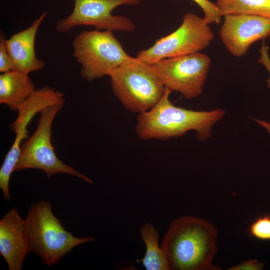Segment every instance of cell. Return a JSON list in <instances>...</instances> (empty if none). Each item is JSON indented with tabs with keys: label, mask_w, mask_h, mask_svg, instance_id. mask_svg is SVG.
Wrapping results in <instances>:
<instances>
[{
	"label": "cell",
	"mask_w": 270,
	"mask_h": 270,
	"mask_svg": "<svg viewBox=\"0 0 270 270\" xmlns=\"http://www.w3.org/2000/svg\"><path fill=\"white\" fill-rule=\"evenodd\" d=\"M217 230L208 220L192 216L173 220L160 246L171 270H219L212 264Z\"/></svg>",
	"instance_id": "1"
},
{
	"label": "cell",
	"mask_w": 270,
	"mask_h": 270,
	"mask_svg": "<svg viewBox=\"0 0 270 270\" xmlns=\"http://www.w3.org/2000/svg\"><path fill=\"white\" fill-rule=\"evenodd\" d=\"M172 92L165 88L159 102L150 110L138 114L135 130L142 140H164L186 135L194 130L204 141L212 135L213 126L224 116L218 108L210 111L188 110L174 105L170 100Z\"/></svg>",
	"instance_id": "2"
},
{
	"label": "cell",
	"mask_w": 270,
	"mask_h": 270,
	"mask_svg": "<svg viewBox=\"0 0 270 270\" xmlns=\"http://www.w3.org/2000/svg\"><path fill=\"white\" fill-rule=\"evenodd\" d=\"M25 220L30 252L38 255L48 266L58 262L76 246L95 240L92 237L77 238L67 231L54 214L48 200L31 204Z\"/></svg>",
	"instance_id": "3"
},
{
	"label": "cell",
	"mask_w": 270,
	"mask_h": 270,
	"mask_svg": "<svg viewBox=\"0 0 270 270\" xmlns=\"http://www.w3.org/2000/svg\"><path fill=\"white\" fill-rule=\"evenodd\" d=\"M108 76L114 96L128 111L138 114L153 108L165 87L152 66L132 58Z\"/></svg>",
	"instance_id": "4"
},
{
	"label": "cell",
	"mask_w": 270,
	"mask_h": 270,
	"mask_svg": "<svg viewBox=\"0 0 270 270\" xmlns=\"http://www.w3.org/2000/svg\"><path fill=\"white\" fill-rule=\"evenodd\" d=\"M72 48L80 75L89 82L108 76L132 58L110 30L82 31L74 38Z\"/></svg>",
	"instance_id": "5"
},
{
	"label": "cell",
	"mask_w": 270,
	"mask_h": 270,
	"mask_svg": "<svg viewBox=\"0 0 270 270\" xmlns=\"http://www.w3.org/2000/svg\"><path fill=\"white\" fill-rule=\"evenodd\" d=\"M63 105L50 106L39 112L38 126L34 133L24 144L14 172L28 168L39 169L44 171L48 178L56 174L63 173L92 184L90 178L62 162L57 156L52 144V122Z\"/></svg>",
	"instance_id": "6"
},
{
	"label": "cell",
	"mask_w": 270,
	"mask_h": 270,
	"mask_svg": "<svg viewBox=\"0 0 270 270\" xmlns=\"http://www.w3.org/2000/svg\"><path fill=\"white\" fill-rule=\"evenodd\" d=\"M208 24L204 18L186 13L176 30L158 40L150 48L140 51L136 58L151 64L166 58L200 52L208 46L214 38Z\"/></svg>",
	"instance_id": "7"
},
{
	"label": "cell",
	"mask_w": 270,
	"mask_h": 270,
	"mask_svg": "<svg viewBox=\"0 0 270 270\" xmlns=\"http://www.w3.org/2000/svg\"><path fill=\"white\" fill-rule=\"evenodd\" d=\"M210 63L208 56L198 52L166 58L151 65L165 88L190 100L202 94Z\"/></svg>",
	"instance_id": "8"
},
{
	"label": "cell",
	"mask_w": 270,
	"mask_h": 270,
	"mask_svg": "<svg viewBox=\"0 0 270 270\" xmlns=\"http://www.w3.org/2000/svg\"><path fill=\"white\" fill-rule=\"evenodd\" d=\"M64 102L62 92L44 86L36 90L18 110L17 118L10 125V129L16 134L14 140L0 169V188L6 200H10L12 197L9 190L10 179L21 152L20 144L28 137V124L36 114L44 108L57 104H64Z\"/></svg>",
	"instance_id": "9"
},
{
	"label": "cell",
	"mask_w": 270,
	"mask_h": 270,
	"mask_svg": "<svg viewBox=\"0 0 270 270\" xmlns=\"http://www.w3.org/2000/svg\"><path fill=\"white\" fill-rule=\"evenodd\" d=\"M71 14L59 20L56 30L60 32H70L80 26H90L98 30L132 32L135 26L132 20L122 16H114L112 11L124 4L136 5L140 0H74Z\"/></svg>",
	"instance_id": "10"
},
{
	"label": "cell",
	"mask_w": 270,
	"mask_h": 270,
	"mask_svg": "<svg viewBox=\"0 0 270 270\" xmlns=\"http://www.w3.org/2000/svg\"><path fill=\"white\" fill-rule=\"evenodd\" d=\"M219 36L229 52L234 56L245 55L254 42L270 36V18L248 14H228Z\"/></svg>",
	"instance_id": "11"
},
{
	"label": "cell",
	"mask_w": 270,
	"mask_h": 270,
	"mask_svg": "<svg viewBox=\"0 0 270 270\" xmlns=\"http://www.w3.org/2000/svg\"><path fill=\"white\" fill-rule=\"evenodd\" d=\"M28 252L25 218L12 208L0 220V254L10 270H21Z\"/></svg>",
	"instance_id": "12"
},
{
	"label": "cell",
	"mask_w": 270,
	"mask_h": 270,
	"mask_svg": "<svg viewBox=\"0 0 270 270\" xmlns=\"http://www.w3.org/2000/svg\"><path fill=\"white\" fill-rule=\"evenodd\" d=\"M46 14V12H44L28 28L6 40V47L14 64L13 70L28 74L44 68V62L36 56L34 43L38 28Z\"/></svg>",
	"instance_id": "13"
},
{
	"label": "cell",
	"mask_w": 270,
	"mask_h": 270,
	"mask_svg": "<svg viewBox=\"0 0 270 270\" xmlns=\"http://www.w3.org/2000/svg\"><path fill=\"white\" fill-rule=\"evenodd\" d=\"M28 74L12 70L0 75V103L18 111L36 90Z\"/></svg>",
	"instance_id": "14"
},
{
	"label": "cell",
	"mask_w": 270,
	"mask_h": 270,
	"mask_svg": "<svg viewBox=\"0 0 270 270\" xmlns=\"http://www.w3.org/2000/svg\"><path fill=\"white\" fill-rule=\"evenodd\" d=\"M140 230L146 250L144 257L138 262H141L146 270H170L166 255L158 246L159 232L156 227L146 222Z\"/></svg>",
	"instance_id": "15"
},
{
	"label": "cell",
	"mask_w": 270,
	"mask_h": 270,
	"mask_svg": "<svg viewBox=\"0 0 270 270\" xmlns=\"http://www.w3.org/2000/svg\"><path fill=\"white\" fill-rule=\"evenodd\" d=\"M222 16L228 14H248L270 18V0H217Z\"/></svg>",
	"instance_id": "16"
},
{
	"label": "cell",
	"mask_w": 270,
	"mask_h": 270,
	"mask_svg": "<svg viewBox=\"0 0 270 270\" xmlns=\"http://www.w3.org/2000/svg\"><path fill=\"white\" fill-rule=\"evenodd\" d=\"M249 236L261 241L270 240V214L259 215L249 225Z\"/></svg>",
	"instance_id": "17"
},
{
	"label": "cell",
	"mask_w": 270,
	"mask_h": 270,
	"mask_svg": "<svg viewBox=\"0 0 270 270\" xmlns=\"http://www.w3.org/2000/svg\"><path fill=\"white\" fill-rule=\"evenodd\" d=\"M202 10L204 19L208 24H220L223 16L216 3L209 0H192Z\"/></svg>",
	"instance_id": "18"
},
{
	"label": "cell",
	"mask_w": 270,
	"mask_h": 270,
	"mask_svg": "<svg viewBox=\"0 0 270 270\" xmlns=\"http://www.w3.org/2000/svg\"><path fill=\"white\" fill-rule=\"evenodd\" d=\"M6 40L2 34L0 37V72L2 73L13 70L14 64L8 52Z\"/></svg>",
	"instance_id": "19"
},
{
	"label": "cell",
	"mask_w": 270,
	"mask_h": 270,
	"mask_svg": "<svg viewBox=\"0 0 270 270\" xmlns=\"http://www.w3.org/2000/svg\"><path fill=\"white\" fill-rule=\"evenodd\" d=\"M264 263L260 262L256 259L242 261L237 265L232 266L228 270H261L264 267Z\"/></svg>",
	"instance_id": "20"
},
{
	"label": "cell",
	"mask_w": 270,
	"mask_h": 270,
	"mask_svg": "<svg viewBox=\"0 0 270 270\" xmlns=\"http://www.w3.org/2000/svg\"><path fill=\"white\" fill-rule=\"evenodd\" d=\"M260 56L258 62L265 66L270 74V77L267 80L268 86L270 88V58L268 54V48L266 46L264 42H262L260 50Z\"/></svg>",
	"instance_id": "21"
},
{
	"label": "cell",
	"mask_w": 270,
	"mask_h": 270,
	"mask_svg": "<svg viewBox=\"0 0 270 270\" xmlns=\"http://www.w3.org/2000/svg\"><path fill=\"white\" fill-rule=\"evenodd\" d=\"M260 125L264 128L270 134V123L263 120H254Z\"/></svg>",
	"instance_id": "22"
}]
</instances>
